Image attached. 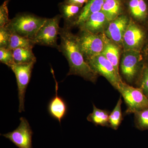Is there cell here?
Returning <instances> with one entry per match:
<instances>
[{
  "mask_svg": "<svg viewBox=\"0 0 148 148\" xmlns=\"http://www.w3.org/2000/svg\"><path fill=\"white\" fill-rule=\"evenodd\" d=\"M69 29L66 26L61 28L59 34L61 42L58 49L69 62L70 70L67 75L79 76L86 80L95 82L98 75L86 61L77 37L73 34Z\"/></svg>",
  "mask_w": 148,
  "mask_h": 148,
  "instance_id": "obj_1",
  "label": "cell"
},
{
  "mask_svg": "<svg viewBox=\"0 0 148 148\" xmlns=\"http://www.w3.org/2000/svg\"><path fill=\"white\" fill-rule=\"evenodd\" d=\"M46 19L32 14L19 13L7 25L21 36L33 39Z\"/></svg>",
  "mask_w": 148,
  "mask_h": 148,
  "instance_id": "obj_2",
  "label": "cell"
},
{
  "mask_svg": "<svg viewBox=\"0 0 148 148\" xmlns=\"http://www.w3.org/2000/svg\"><path fill=\"white\" fill-rule=\"evenodd\" d=\"M117 90L121 94L127 106L126 114H134L148 108V98L139 88L131 86L123 81L119 84Z\"/></svg>",
  "mask_w": 148,
  "mask_h": 148,
  "instance_id": "obj_3",
  "label": "cell"
},
{
  "mask_svg": "<svg viewBox=\"0 0 148 148\" xmlns=\"http://www.w3.org/2000/svg\"><path fill=\"white\" fill-rule=\"evenodd\" d=\"M140 50H124L121 61V71L125 81L132 84L140 76L143 66Z\"/></svg>",
  "mask_w": 148,
  "mask_h": 148,
  "instance_id": "obj_4",
  "label": "cell"
},
{
  "mask_svg": "<svg viewBox=\"0 0 148 148\" xmlns=\"http://www.w3.org/2000/svg\"><path fill=\"white\" fill-rule=\"evenodd\" d=\"M62 18L60 14L51 18H47L45 22L33 39L35 44L55 48L58 50V36L61 28L59 24Z\"/></svg>",
  "mask_w": 148,
  "mask_h": 148,
  "instance_id": "obj_5",
  "label": "cell"
},
{
  "mask_svg": "<svg viewBox=\"0 0 148 148\" xmlns=\"http://www.w3.org/2000/svg\"><path fill=\"white\" fill-rule=\"evenodd\" d=\"M78 41L85 59L103 53L108 38L106 35L94 34L81 30Z\"/></svg>",
  "mask_w": 148,
  "mask_h": 148,
  "instance_id": "obj_6",
  "label": "cell"
},
{
  "mask_svg": "<svg viewBox=\"0 0 148 148\" xmlns=\"http://www.w3.org/2000/svg\"><path fill=\"white\" fill-rule=\"evenodd\" d=\"M90 68L98 75L103 76L116 89L122 80L112 63L103 54H99L85 59Z\"/></svg>",
  "mask_w": 148,
  "mask_h": 148,
  "instance_id": "obj_7",
  "label": "cell"
},
{
  "mask_svg": "<svg viewBox=\"0 0 148 148\" xmlns=\"http://www.w3.org/2000/svg\"><path fill=\"white\" fill-rule=\"evenodd\" d=\"M35 63L26 64H14L10 69L15 74L17 87H18V99L19 101L18 112L21 113L25 111V93L29 84L32 70Z\"/></svg>",
  "mask_w": 148,
  "mask_h": 148,
  "instance_id": "obj_8",
  "label": "cell"
},
{
  "mask_svg": "<svg viewBox=\"0 0 148 148\" xmlns=\"http://www.w3.org/2000/svg\"><path fill=\"white\" fill-rule=\"evenodd\" d=\"M20 123L12 132L3 134V136L9 139L19 148H32L33 132L29 122L26 118H20Z\"/></svg>",
  "mask_w": 148,
  "mask_h": 148,
  "instance_id": "obj_9",
  "label": "cell"
},
{
  "mask_svg": "<svg viewBox=\"0 0 148 148\" xmlns=\"http://www.w3.org/2000/svg\"><path fill=\"white\" fill-rule=\"evenodd\" d=\"M145 38V33L138 25L130 20L123 38L122 45L124 50H140Z\"/></svg>",
  "mask_w": 148,
  "mask_h": 148,
  "instance_id": "obj_10",
  "label": "cell"
},
{
  "mask_svg": "<svg viewBox=\"0 0 148 148\" xmlns=\"http://www.w3.org/2000/svg\"><path fill=\"white\" fill-rule=\"evenodd\" d=\"M130 19L122 14L110 22L105 31L108 38L119 45H122L123 38Z\"/></svg>",
  "mask_w": 148,
  "mask_h": 148,
  "instance_id": "obj_11",
  "label": "cell"
},
{
  "mask_svg": "<svg viewBox=\"0 0 148 148\" xmlns=\"http://www.w3.org/2000/svg\"><path fill=\"white\" fill-rule=\"evenodd\" d=\"M56 82L55 96L51 98L48 105L49 114L53 118L61 123L62 120L66 116L68 111V107L66 101L58 95V83Z\"/></svg>",
  "mask_w": 148,
  "mask_h": 148,
  "instance_id": "obj_12",
  "label": "cell"
},
{
  "mask_svg": "<svg viewBox=\"0 0 148 148\" xmlns=\"http://www.w3.org/2000/svg\"><path fill=\"white\" fill-rule=\"evenodd\" d=\"M110 21L102 11L92 14L80 26L81 30L94 34L103 32Z\"/></svg>",
  "mask_w": 148,
  "mask_h": 148,
  "instance_id": "obj_13",
  "label": "cell"
},
{
  "mask_svg": "<svg viewBox=\"0 0 148 148\" xmlns=\"http://www.w3.org/2000/svg\"><path fill=\"white\" fill-rule=\"evenodd\" d=\"M82 7L69 4L63 2L58 4V8L61 17L64 18V26L70 28V26L75 25L79 16Z\"/></svg>",
  "mask_w": 148,
  "mask_h": 148,
  "instance_id": "obj_14",
  "label": "cell"
},
{
  "mask_svg": "<svg viewBox=\"0 0 148 148\" xmlns=\"http://www.w3.org/2000/svg\"><path fill=\"white\" fill-rule=\"evenodd\" d=\"M130 13L136 20L144 21L148 16L147 0H129L127 4Z\"/></svg>",
  "mask_w": 148,
  "mask_h": 148,
  "instance_id": "obj_15",
  "label": "cell"
},
{
  "mask_svg": "<svg viewBox=\"0 0 148 148\" xmlns=\"http://www.w3.org/2000/svg\"><path fill=\"white\" fill-rule=\"evenodd\" d=\"M123 10L122 0H106L101 10L110 22L122 14Z\"/></svg>",
  "mask_w": 148,
  "mask_h": 148,
  "instance_id": "obj_16",
  "label": "cell"
},
{
  "mask_svg": "<svg viewBox=\"0 0 148 148\" xmlns=\"http://www.w3.org/2000/svg\"><path fill=\"white\" fill-rule=\"evenodd\" d=\"M106 0H89L82 8L75 25L81 26L92 14L101 11Z\"/></svg>",
  "mask_w": 148,
  "mask_h": 148,
  "instance_id": "obj_17",
  "label": "cell"
},
{
  "mask_svg": "<svg viewBox=\"0 0 148 148\" xmlns=\"http://www.w3.org/2000/svg\"><path fill=\"white\" fill-rule=\"evenodd\" d=\"M102 54L112 63L117 73L120 75V49L117 44L108 38Z\"/></svg>",
  "mask_w": 148,
  "mask_h": 148,
  "instance_id": "obj_18",
  "label": "cell"
},
{
  "mask_svg": "<svg viewBox=\"0 0 148 148\" xmlns=\"http://www.w3.org/2000/svg\"><path fill=\"white\" fill-rule=\"evenodd\" d=\"M110 114L108 111L98 108L93 104V111L88 116L87 120L95 125L110 127L109 122Z\"/></svg>",
  "mask_w": 148,
  "mask_h": 148,
  "instance_id": "obj_19",
  "label": "cell"
},
{
  "mask_svg": "<svg viewBox=\"0 0 148 148\" xmlns=\"http://www.w3.org/2000/svg\"><path fill=\"white\" fill-rule=\"evenodd\" d=\"M11 31L12 34L8 47V49L12 50L17 48L32 49L36 45L32 39L21 36L15 32Z\"/></svg>",
  "mask_w": 148,
  "mask_h": 148,
  "instance_id": "obj_20",
  "label": "cell"
},
{
  "mask_svg": "<svg viewBox=\"0 0 148 148\" xmlns=\"http://www.w3.org/2000/svg\"><path fill=\"white\" fill-rule=\"evenodd\" d=\"M12 52L15 64H35L36 62V58L32 49L17 48L12 50Z\"/></svg>",
  "mask_w": 148,
  "mask_h": 148,
  "instance_id": "obj_21",
  "label": "cell"
},
{
  "mask_svg": "<svg viewBox=\"0 0 148 148\" xmlns=\"http://www.w3.org/2000/svg\"><path fill=\"white\" fill-rule=\"evenodd\" d=\"M122 103V101L121 97H120L116 106L109 116L110 127L115 130L119 128L123 119L121 111Z\"/></svg>",
  "mask_w": 148,
  "mask_h": 148,
  "instance_id": "obj_22",
  "label": "cell"
},
{
  "mask_svg": "<svg viewBox=\"0 0 148 148\" xmlns=\"http://www.w3.org/2000/svg\"><path fill=\"white\" fill-rule=\"evenodd\" d=\"M135 126L140 130H148V108L134 113Z\"/></svg>",
  "mask_w": 148,
  "mask_h": 148,
  "instance_id": "obj_23",
  "label": "cell"
},
{
  "mask_svg": "<svg viewBox=\"0 0 148 148\" xmlns=\"http://www.w3.org/2000/svg\"><path fill=\"white\" fill-rule=\"evenodd\" d=\"M148 98V63L143 65L139 77L138 86Z\"/></svg>",
  "mask_w": 148,
  "mask_h": 148,
  "instance_id": "obj_24",
  "label": "cell"
},
{
  "mask_svg": "<svg viewBox=\"0 0 148 148\" xmlns=\"http://www.w3.org/2000/svg\"><path fill=\"white\" fill-rule=\"evenodd\" d=\"M0 61L10 68L15 64L12 50L5 48H0Z\"/></svg>",
  "mask_w": 148,
  "mask_h": 148,
  "instance_id": "obj_25",
  "label": "cell"
},
{
  "mask_svg": "<svg viewBox=\"0 0 148 148\" xmlns=\"http://www.w3.org/2000/svg\"><path fill=\"white\" fill-rule=\"evenodd\" d=\"M11 34L12 31L7 25L0 27V48H8Z\"/></svg>",
  "mask_w": 148,
  "mask_h": 148,
  "instance_id": "obj_26",
  "label": "cell"
},
{
  "mask_svg": "<svg viewBox=\"0 0 148 148\" xmlns=\"http://www.w3.org/2000/svg\"><path fill=\"white\" fill-rule=\"evenodd\" d=\"M8 4L5 1L0 7V27H4L10 21L11 19L9 18Z\"/></svg>",
  "mask_w": 148,
  "mask_h": 148,
  "instance_id": "obj_27",
  "label": "cell"
},
{
  "mask_svg": "<svg viewBox=\"0 0 148 148\" xmlns=\"http://www.w3.org/2000/svg\"><path fill=\"white\" fill-rule=\"evenodd\" d=\"M89 1V0H65L64 2L69 4L79 6L82 7L84 4H86Z\"/></svg>",
  "mask_w": 148,
  "mask_h": 148,
  "instance_id": "obj_28",
  "label": "cell"
},
{
  "mask_svg": "<svg viewBox=\"0 0 148 148\" xmlns=\"http://www.w3.org/2000/svg\"><path fill=\"white\" fill-rule=\"evenodd\" d=\"M145 52L146 54H147V56L148 57V44L147 45V47H146Z\"/></svg>",
  "mask_w": 148,
  "mask_h": 148,
  "instance_id": "obj_29",
  "label": "cell"
},
{
  "mask_svg": "<svg viewBox=\"0 0 148 148\" xmlns=\"http://www.w3.org/2000/svg\"><path fill=\"white\" fill-rule=\"evenodd\" d=\"M9 1L10 0H5V1L7 2V3H8L9 2Z\"/></svg>",
  "mask_w": 148,
  "mask_h": 148,
  "instance_id": "obj_30",
  "label": "cell"
}]
</instances>
